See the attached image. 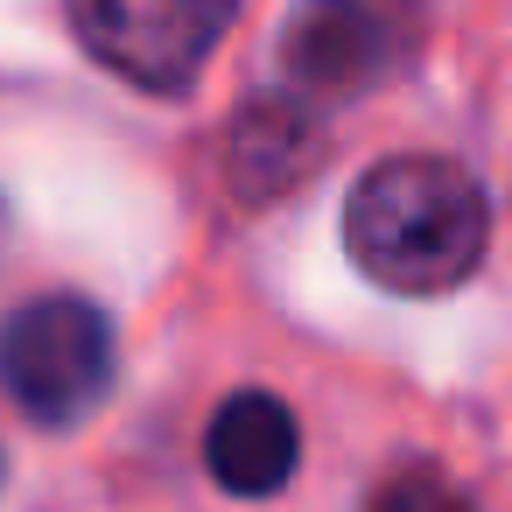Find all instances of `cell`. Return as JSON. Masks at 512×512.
<instances>
[{"label": "cell", "mask_w": 512, "mask_h": 512, "mask_svg": "<svg viewBox=\"0 0 512 512\" xmlns=\"http://www.w3.org/2000/svg\"><path fill=\"white\" fill-rule=\"evenodd\" d=\"M344 253L393 295H449L491 253V197L449 155H386L351 183Z\"/></svg>", "instance_id": "obj_1"}, {"label": "cell", "mask_w": 512, "mask_h": 512, "mask_svg": "<svg viewBox=\"0 0 512 512\" xmlns=\"http://www.w3.org/2000/svg\"><path fill=\"white\" fill-rule=\"evenodd\" d=\"M120 379L113 316L85 295H36L0 323V393L36 428H78Z\"/></svg>", "instance_id": "obj_2"}, {"label": "cell", "mask_w": 512, "mask_h": 512, "mask_svg": "<svg viewBox=\"0 0 512 512\" xmlns=\"http://www.w3.org/2000/svg\"><path fill=\"white\" fill-rule=\"evenodd\" d=\"M64 8L106 71L155 99L190 92L239 22V0H64Z\"/></svg>", "instance_id": "obj_3"}, {"label": "cell", "mask_w": 512, "mask_h": 512, "mask_svg": "<svg viewBox=\"0 0 512 512\" xmlns=\"http://www.w3.org/2000/svg\"><path fill=\"white\" fill-rule=\"evenodd\" d=\"M400 36L372 0H302L281 36V64L302 92H365L393 71Z\"/></svg>", "instance_id": "obj_4"}, {"label": "cell", "mask_w": 512, "mask_h": 512, "mask_svg": "<svg viewBox=\"0 0 512 512\" xmlns=\"http://www.w3.org/2000/svg\"><path fill=\"white\" fill-rule=\"evenodd\" d=\"M323 162V120L316 106L295 92H260L239 106V120L225 127V176L246 204H274L288 197L309 169Z\"/></svg>", "instance_id": "obj_5"}, {"label": "cell", "mask_w": 512, "mask_h": 512, "mask_svg": "<svg viewBox=\"0 0 512 512\" xmlns=\"http://www.w3.org/2000/svg\"><path fill=\"white\" fill-rule=\"evenodd\" d=\"M204 463H211V477H218L232 498H274V491H288V477L302 470L295 407H288L281 393H267V386L232 393V400L211 414Z\"/></svg>", "instance_id": "obj_6"}, {"label": "cell", "mask_w": 512, "mask_h": 512, "mask_svg": "<svg viewBox=\"0 0 512 512\" xmlns=\"http://www.w3.org/2000/svg\"><path fill=\"white\" fill-rule=\"evenodd\" d=\"M372 512H470V498H463V491H456L442 470L414 463V470H393V477L379 484Z\"/></svg>", "instance_id": "obj_7"}, {"label": "cell", "mask_w": 512, "mask_h": 512, "mask_svg": "<svg viewBox=\"0 0 512 512\" xmlns=\"http://www.w3.org/2000/svg\"><path fill=\"white\" fill-rule=\"evenodd\" d=\"M0 477H8V456H0Z\"/></svg>", "instance_id": "obj_8"}]
</instances>
